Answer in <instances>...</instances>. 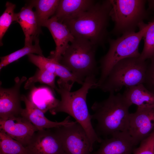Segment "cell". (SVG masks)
Returning <instances> with one entry per match:
<instances>
[{
	"label": "cell",
	"instance_id": "cell-1",
	"mask_svg": "<svg viewBox=\"0 0 154 154\" xmlns=\"http://www.w3.org/2000/svg\"><path fill=\"white\" fill-rule=\"evenodd\" d=\"M111 8L110 0L96 1L88 10L62 23L75 38L85 39L104 47L109 39L108 28Z\"/></svg>",
	"mask_w": 154,
	"mask_h": 154
},
{
	"label": "cell",
	"instance_id": "cell-5",
	"mask_svg": "<svg viewBox=\"0 0 154 154\" xmlns=\"http://www.w3.org/2000/svg\"><path fill=\"white\" fill-rule=\"evenodd\" d=\"M97 46L84 38H75L62 56L59 62L81 81L98 72L95 55Z\"/></svg>",
	"mask_w": 154,
	"mask_h": 154
},
{
	"label": "cell",
	"instance_id": "cell-8",
	"mask_svg": "<svg viewBox=\"0 0 154 154\" xmlns=\"http://www.w3.org/2000/svg\"><path fill=\"white\" fill-rule=\"evenodd\" d=\"M53 129L60 140L65 154H91L93 148L90 139L76 121Z\"/></svg>",
	"mask_w": 154,
	"mask_h": 154
},
{
	"label": "cell",
	"instance_id": "cell-25",
	"mask_svg": "<svg viewBox=\"0 0 154 154\" xmlns=\"http://www.w3.org/2000/svg\"><path fill=\"white\" fill-rule=\"evenodd\" d=\"M149 23V27L143 38L144 46L139 57L143 61L154 56V20Z\"/></svg>",
	"mask_w": 154,
	"mask_h": 154
},
{
	"label": "cell",
	"instance_id": "cell-11",
	"mask_svg": "<svg viewBox=\"0 0 154 154\" xmlns=\"http://www.w3.org/2000/svg\"><path fill=\"white\" fill-rule=\"evenodd\" d=\"M25 76L21 78L16 77L15 84L9 88L0 86V117L6 119L21 115L23 108L21 105L22 95L20 88L23 83L27 80Z\"/></svg>",
	"mask_w": 154,
	"mask_h": 154
},
{
	"label": "cell",
	"instance_id": "cell-28",
	"mask_svg": "<svg viewBox=\"0 0 154 154\" xmlns=\"http://www.w3.org/2000/svg\"><path fill=\"white\" fill-rule=\"evenodd\" d=\"M147 66L143 84L149 91L154 94V56L150 59Z\"/></svg>",
	"mask_w": 154,
	"mask_h": 154
},
{
	"label": "cell",
	"instance_id": "cell-13",
	"mask_svg": "<svg viewBox=\"0 0 154 154\" xmlns=\"http://www.w3.org/2000/svg\"><path fill=\"white\" fill-rule=\"evenodd\" d=\"M0 129L25 147L38 131L29 121L21 115L6 119H0Z\"/></svg>",
	"mask_w": 154,
	"mask_h": 154
},
{
	"label": "cell",
	"instance_id": "cell-4",
	"mask_svg": "<svg viewBox=\"0 0 154 154\" xmlns=\"http://www.w3.org/2000/svg\"><path fill=\"white\" fill-rule=\"evenodd\" d=\"M149 25V22L146 24L143 22L139 26L137 32L127 33L116 39H108V50L100 61V73L96 88L102 83L113 67L119 61L126 58L139 57V45Z\"/></svg>",
	"mask_w": 154,
	"mask_h": 154
},
{
	"label": "cell",
	"instance_id": "cell-12",
	"mask_svg": "<svg viewBox=\"0 0 154 154\" xmlns=\"http://www.w3.org/2000/svg\"><path fill=\"white\" fill-rule=\"evenodd\" d=\"M28 56L29 61L38 69H46L58 76V86L70 91L74 83L81 85L83 83L65 66L53 59L34 54Z\"/></svg>",
	"mask_w": 154,
	"mask_h": 154
},
{
	"label": "cell",
	"instance_id": "cell-3",
	"mask_svg": "<svg viewBox=\"0 0 154 154\" xmlns=\"http://www.w3.org/2000/svg\"><path fill=\"white\" fill-rule=\"evenodd\" d=\"M131 106L123 94L110 93L106 99L93 103L92 119L97 121V129L103 135L111 136L118 132L127 131L129 110Z\"/></svg>",
	"mask_w": 154,
	"mask_h": 154
},
{
	"label": "cell",
	"instance_id": "cell-6",
	"mask_svg": "<svg viewBox=\"0 0 154 154\" xmlns=\"http://www.w3.org/2000/svg\"><path fill=\"white\" fill-rule=\"evenodd\" d=\"M148 64L139 57L121 60L113 67L99 88L104 92L114 93L126 88L143 84Z\"/></svg>",
	"mask_w": 154,
	"mask_h": 154
},
{
	"label": "cell",
	"instance_id": "cell-17",
	"mask_svg": "<svg viewBox=\"0 0 154 154\" xmlns=\"http://www.w3.org/2000/svg\"><path fill=\"white\" fill-rule=\"evenodd\" d=\"M33 7L30 3L15 14L14 21L20 25L25 36L24 45L33 44V42L38 38L41 32Z\"/></svg>",
	"mask_w": 154,
	"mask_h": 154
},
{
	"label": "cell",
	"instance_id": "cell-9",
	"mask_svg": "<svg viewBox=\"0 0 154 154\" xmlns=\"http://www.w3.org/2000/svg\"><path fill=\"white\" fill-rule=\"evenodd\" d=\"M25 147L27 154H65L53 128L36 131Z\"/></svg>",
	"mask_w": 154,
	"mask_h": 154
},
{
	"label": "cell",
	"instance_id": "cell-19",
	"mask_svg": "<svg viewBox=\"0 0 154 154\" xmlns=\"http://www.w3.org/2000/svg\"><path fill=\"white\" fill-rule=\"evenodd\" d=\"M126 88L123 95L131 105L141 108L154 106V94L143 84Z\"/></svg>",
	"mask_w": 154,
	"mask_h": 154
},
{
	"label": "cell",
	"instance_id": "cell-24",
	"mask_svg": "<svg viewBox=\"0 0 154 154\" xmlns=\"http://www.w3.org/2000/svg\"><path fill=\"white\" fill-rule=\"evenodd\" d=\"M56 75L54 73L44 69H38L35 74L26 81L24 88L28 89L31 87L35 83L39 82L49 86L54 91L57 88L55 83Z\"/></svg>",
	"mask_w": 154,
	"mask_h": 154
},
{
	"label": "cell",
	"instance_id": "cell-2",
	"mask_svg": "<svg viewBox=\"0 0 154 154\" xmlns=\"http://www.w3.org/2000/svg\"><path fill=\"white\" fill-rule=\"evenodd\" d=\"M97 81L96 75L88 76L84 80L82 87L72 92L58 87L56 91L60 95L61 100H58L55 106L49 110L53 115L63 112L74 118L85 131L92 148L95 142L100 143L102 139L93 127L86 98L89 90L92 88H95Z\"/></svg>",
	"mask_w": 154,
	"mask_h": 154
},
{
	"label": "cell",
	"instance_id": "cell-16",
	"mask_svg": "<svg viewBox=\"0 0 154 154\" xmlns=\"http://www.w3.org/2000/svg\"><path fill=\"white\" fill-rule=\"evenodd\" d=\"M22 101L25 108L23 109L21 115L28 119L38 130L57 128L71 124L74 121L70 120V116L67 117L61 122L53 121L46 117L44 113L31 102L25 96L22 95Z\"/></svg>",
	"mask_w": 154,
	"mask_h": 154
},
{
	"label": "cell",
	"instance_id": "cell-15",
	"mask_svg": "<svg viewBox=\"0 0 154 154\" xmlns=\"http://www.w3.org/2000/svg\"><path fill=\"white\" fill-rule=\"evenodd\" d=\"M102 139L99 148L91 154H132L136 145L128 131L119 132Z\"/></svg>",
	"mask_w": 154,
	"mask_h": 154
},
{
	"label": "cell",
	"instance_id": "cell-21",
	"mask_svg": "<svg viewBox=\"0 0 154 154\" xmlns=\"http://www.w3.org/2000/svg\"><path fill=\"white\" fill-rule=\"evenodd\" d=\"M59 0H31L30 3L35 7V11L39 25L43 27L45 23L55 13Z\"/></svg>",
	"mask_w": 154,
	"mask_h": 154
},
{
	"label": "cell",
	"instance_id": "cell-18",
	"mask_svg": "<svg viewBox=\"0 0 154 154\" xmlns=\"http://www.w3.org/2000/svg\"><path fill=\"white\" fill-rule=\"evenodd\" d=\"M92 0H61L54 15L61 22L71 19L88 10L95 3Z\"/></svg>",
	"mask_w": 154,
	"mask_h": 154
},
{
	"label": "cell",
	"instance_id": "cell-23",
	"mask_svg": "<svg viewBox=\"0 0 154 154\" xmlns=\"http://www.w3.org/2000/svg\"><path fill=\"white\" fill-rule=\"evenodd\" d=\"M0 154H27V153L25 146L0 130Z\"/></svg>",
	"mask_w": 154,
	"mask_h": 154
},
{
	"label": "cell",
	"instance_id": "cell-22",
	"mask_svg": "<svg viewBox=\"0 0 154 154\" xmlns=\"http://www.w3.org/2000/svg\"><path fill=\"white\" fill-rule=\"evenodd\" d=\"M34 54L44 56L39 44V38L35 41L34 44L24 45L22 48L7 55L0 57V70L26 55Z\"/></svg>",
	"mask_w": 154,
	"mask_h": 154
},
{
	"label": "cell",
	"instance_id": "cell-29",
	"mask_svg": "<svg viewBox=\"0 0 154 154\" xmlns=\"http://www.w3.org/2000/svg\"><path fill=\"white\" fill-rule=\"evenodd\" d=\"M147 1L148 10L154 11V0H149Z\"/></svg>",
	"mask_w": 154,
	"mask_h": 154
},
{
	"label": "cell",
	"instance_id": "cell-30",
	"mask_svg": "<svg viewBox=\"0 0 154 154\" xmlns=\"http://www.w3.org/2000/svg\"></svg>",
	"mask_w": 154,
	"mask_h": 154
},
{
	"label": "cell",
	"instance_id": "cell-14",
	"mask_svg": "<svg viewBox=\"0 0 154 154\" xmlns=\"http://www.w3.org/2000/svg\"><path fill=\"white\" fill-rule=\"evenodd\" d=\"M50 32L56 44L55 50L51 52L48 58L59 62L60 58L75 38L67 26L59 21L54 15L44 24Z\"/></svg>",
	"mask_w": 154,
	"mask_h": 154
},
{
	"label": "cell",
	"instance_id": "cell-26",
	"mask_svg": "<svg viewBox=\"0 0 154 154\" xmlns=\"http://www.w3.org/2000/svg\"><path fill=\"white\" fill-rule=\"evenodd\" d=\"M6 9L0 17V43L3 45L2 39L5 34L11 25L14 21L15 13L14 10L16 5L9 1L5 4Z\"/></svg>",
	"mask_w": 154,
	"mask_h": 154
},
{
	"label": "cell",
	"instance_id": "cell-10",
	"mask_svg": "<svg viewBox=\"0 0 154 154\" xmlns=\"http://www.w3.org/2000/svg\"><path fill=\"white\" fill-rule=\"evenodd\" d=\"M154 129V106L137 107L130 113L128 131L137 145L147 137Z\"/></svg>",
	"mask_w": 154,
	"mask_h": 154
},
{
	"label": "cell",
	"instance_id": "cell-7",
	"mask_svg": "<svg viewBox=\"0 0 154 154\" xmlns=\"http://www.w3.org/2000/svg\"><path fill=\"white\" fill-rule=\"evenodd\" d=\"M110 18L114 22L112 33L115 35L135 32L148 17L145 0H110Z\"/></svg>",
	"mask_w": 154,
	"mask_h": 154
},
{
	"label": "cell",
	"instance_id": "cell-20",
	"mask_svg": "<svg viewBox=\"0 0 154 154\" xmlns=\"http://www.w3.org/2000/svg\"><path fill=\"white\" fill-rule=\"evenodd\" d=\"M28 99L44 113L54 108L58 100L55 98L51 90L47 87H32Z\"/></svg>",
	"mask_w": 154,
	"mask_h": 154
},
{
	"label": "cell",
	"instance_id": "cell-27",
	"mask_svg": "<svg viewBox=\"0 0 154 154\" xmlns=\"http://www.w3.org/2000/svg\"><path fill=\"white\" fill-rule=\"evenodd\" d=\"M135 148L132 154H154V129L152 132Z\"/></svg>",
	"mask_w": 154,
	"mask_h": 154
}]
</instances>
